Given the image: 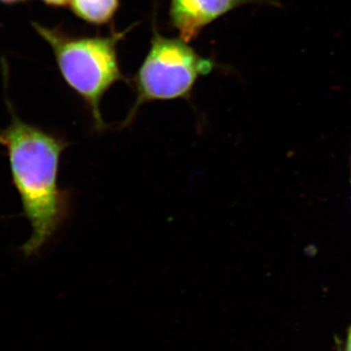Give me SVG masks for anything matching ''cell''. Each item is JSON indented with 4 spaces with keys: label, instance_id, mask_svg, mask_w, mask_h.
<instances>
[{
    "label": "cell",
    "instance_id": "1",
    "mask_svg": "<svg viewBox=\"0 0 351 351\" xmlns=\"http://www.w3.org/2000/svg\"><path fill=\"white\" fill-rule=\"evenodd\" d=\"M10 123L0 129L11 178L32 226L31 237L21 246L25 258L39 255L69 213V196L58 182L60 160L69 147L61 136L20 119L6 99Z\"/></svg>",
    "mask_w": 351,
    "mask_h": 351
},
{
    "label": "cell",
    "instance_id": "2",
    "mask_svg": "<svg viewBox=\"0 0 351 351\" xmlns=\"http://www.w3.org/2000/svg\"><path fill=\"white\" fill-rule=\"evenodd\" d=\"M32 25L52 49L64 82L86 104L95 131L105 130L108 126L101 112V99L115 83L128 82L120 69L117 47L134 25L105 36H73L36 22Z\"/></svg>",
    "mask_w": 351,
    "mask_h": 351
},
{
    "label": "cell",
    "instance_id": "8",
    "mask_svg": "<svg viewBox=\"0 0 351 351\" xmlns=\"http://www.w3.org/2000/svg\"><path fill=\"white\" fill-rule=\"evenodd\" d=\"M346 351H351V326L348 331V339H346Z\"/></svg>",
    "mask_w": 351,
    "mask_h": 351
},
{
    "label": "cell",
    "instance_id": "5",
    "mask_svg": "<svg viewBox=\"0 0 351 351\" xmlns=\"http://www.w3.org/2000/svg\"><path fill=\"white\" fill-rule=\"evenodd\" d=\"M71 12L87 24L104 25L112 22L120 0H71Z\"/></svg>",
    "mask_w": 351,
    "mask_h": 351
},
{
    "label": "cell",
    "instance_id": "7",
    "mask_svg": "<svg viewBox=\"0 0 351 351\" xmlns=\"http://www.w3.org/2000/svg\"><path fill=\"white\" fill-rule=\"evenodd\" d=\"M27 0H0V3L6 4V5H14V4L22 3Z\"/></svg>",
    "mask_w": 351,
    "mask_h": 351
},
{
    "label": "cell",
    "instance_id": "3",
    "mask_svg": "<svg viewBox=\"0 0 351 351\" xmlns=\"http://www.w3.org/2000/svg\"><path fill=\"white\" fill-rule=\"evenodd\" d=\"M214 68L213 60L201 56L181 38L162 36L154 23L149 53L131 80L135 101L120 127L131 125L138 108L145 104L177 99L191 100L195 83Z\"/></svg>",
    "mask_w": 351,
    "mask_h": 351
},
{
    "label": "cell",
    "instance_id": "9",
    "mask_svg": "<svg viewBox=\"0 0 351 351\" xmlns=\"http://www.w3.org/2000/svg\"><path fill=\"white\" fill-rule=\"evenodd\" d=\"M350 184H351V156H350Z\"/></svg>",
    "mask_w": 351,
    "mask_h": 351
},
{
    "label": "cell",
    "instance_id": "4",
    "mask_svg": "<svg viewBox=\"0 0 351 351\" xmlns=\"http://www.w3.org/2000/svg\"><path fill=\"white\" fill-rule=\"evenodd\" d=\"M260 0H170L171 25L179 38L191 43L219 18L239 7Z\"/></svg>",
    "mask_w": 351,
    "mask_h": 351
},
{
    "label": "cell",
    "instance_id": "6",
    "mask_svg": "<svg viewBox=\"0 0 351 351\" xmlns=\"http://www.w3.org/2000/svg\"><path fill=\"white\" fill-rule=\"evenodd\" d=\"M41 1L44 2L46 5L61 8V7L68 5L71 0H41Z\"/></svg>",
    "mask_w": 351,
    "mask_h": 351
}]
</instances>
